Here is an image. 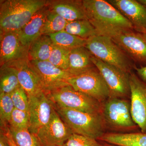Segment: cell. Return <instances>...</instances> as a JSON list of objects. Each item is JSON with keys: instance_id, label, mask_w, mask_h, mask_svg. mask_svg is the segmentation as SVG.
<instances>
[{"instance_id": "cell-20", "label": "cell", "mask_w": 146, "mask_h": 146, "mask_svg": "<svg viewBox=\"0 0 146 146\" xmlns=\"http://www.w3.org/2000/svg\"><path fill=\"white\" fill-rule=\"evenodd\" d=\"M98 140L117 146H146V133L106 132Z\"/></svg>"}, {"instance_id": "cell-6", "label": "cell", "mask_w": 146, "mask_h": 146, "mask_svg": "<svg viewBox=\"0 0 146 146\" xmlns=\"http://www.w3.org/2000/svg\"><path fill=\"white\" fill-rule=\"evenodd\" d=\"M46 95L53 104L59 107L92 114H102L103 104L86 94L76 91L70 85Z\"/></svg>"}, {"instance_id": "cell-26", "label": "cell", "mask_w": 146, "mask_h": 146, "mask_svg": "<svg viewBox=\"0 0 146 146\" xmlns=\"http://www.w3.org/2000/svg\"><path fill=\"white\" fill-rule=\"evenodd\" d=\"M9 129L17 146H42L36 135L31 133L28 129H15L10 127Z\"/></svg>"}, {"instance_id": "cell-33", "label": "cell", "mask_w": 146, "mask_h": 146, "mask_svg": "<svg viewBox=\"0 0 146 146\" xmlns=\"http://www.w3.org/2000/svg\"><path fill=\"white\" fill-rule=\"evenodd\" d=\"M134 68L136 70L138 76L146 83V65L141 66L139 68L135 67Z\"/></svg>"}, {"instance_id": "cell-13", "label": "cell", "mask_w": 146, "mask_h": 146, "mask_svg": "<svg viewBox=\"0 0 146 146\" xmlns=\"http://www.w3.org/2000/svg\"><path fill=\"white\" fill-rule=\"evenodd\" d=\"M28 98L30 117L28 130L36 135L49 122L53 111V105L44 93Z\"/></svg>"}, {"instance_id": "cell-36", "label": "cell", "mask_w": 146, "mask_h": 146, "mask_svg": "<svg viewBox=\"0 0 146 146\" xmlns=\"http://www.w3.org/2000/svg\"><path fill=\"white\" fill-rule=\"evenodd\" d=\"M138 1L146 7V0H138Z\"/></svg>"}, {"instance_id": "cell-17", "label": "cell", "mask_w": 146, "mask_h": 146, "mask_svg": "<svg viewBox=\"0 0 146 146\" xmlns=\"http://www.w3.org/2000/svg\"><path fill=\"white\" fill-rule=\"evenodd\" d=\"M47 5L50 10L68 22L88 19L81 0H50Z\"/></svg>"}, {"instance_id": "cell-10", "label": "cell", "mask_w": 146, "mask_h": 146, "mask_svg": "<svg viewBox=\"0 0 146 146\" xmlns=\"http://www.w3.org/2000/svg\"><path fill=\"white\" fill-rule=\"evenodd\" d=\"M36 73L45 94L64 86L70 85L67 80L72 75L53 65L49 61L30 60Z\"/></svg>"}, {"instance_id": "cell-34", "label": "cell", "mask_w": 146, "mask_h": 146, "mask_svg": "<svg viewBox=\"0 0 146 146\" xmlns=\"http://www.w3.org/2000/svg\"><path fill=\"white\" fill-rule=\"evenodd\" d=\"M7 135V137H8L9 142V145L10 146H17L16 145V144L15 143L14 141H13L12 137H11V135L10 131H9V127L6 130Z\"/></svg>"}, {"instance_id": "cell-3", "label": "cell", "mask_w": 146, "mask_h": 146, "mask_svg": "<svg viewBox=\"0 0 146 146\" xmlns=\"http://www.w3.org/2000/svg\"><path fill=\"white\" fill-rule=\"evenodd\" d=\"M53 105L60 119L73 133L98 140L106 133L102 114L87 113Z\"/></svg>"}, {"instance_id": "cell-15", "label": "cell", "mask_w": 146, "mask_h": 146, "mask_svg": "<svg viewBox=\"0 0 146 146\" xmlns=\"http://www.w3.org/2000/svg\"><path fill=\"white\" fill-rule=\"evenodd\" d=\"M0 65L1 66L28 58V49L21 43L18 32L1 33Z\"/></svg>"}, {"instance_id": "cell-22", "label": "cell", "mask_w": 146, "mask_h": 146, "mask_svg": "<svg viewBox=\"0 0 146 146\" xmlns=\"http://www.w3.org/2000/svg\"><path fill=\"white\" fill-rule=\"evenodd\" d=\"M21 86L15 68L3 65L0 68V93L10 94Z\"/></svg>"}, {"instance_id": "cell-12", "label": "cell", "mask_w": 146, "mask_h": 146, "mask_svg": "<svg viewBox=\"0 0 146 146\" xmlns=\"http://www.w3.org/2000/svg\"><path fill=\"white\" fill-rule=\"evenodd\" d=\"M73 133L54 108L49 122L38 131L36 136L42 146H63Z\"/></svg>"}, {"instance_id": "cell-1", "label": "cell", "mask_w": 146, "mask_h": 146, "mask_svg": "<svg viewBox=\"0 0 146 146\" xmlns=\"http://www.w3.org/2000/svg\"><path fill=\"white\" fill-rule=\"evenodd\" d=\"M87 18L98 35L111 37L125 30L134 29L129 21L104 0H82Z\"/></svg>"}, {"instance_id": "cell-25", "label": "cell", "mask_w": 146, "mask_h": 146, "mask_svg": "<svg viewBox=\"0 0 146 146\" xmlns=\"http://www.w3.org/2000/svg\"><path fill=\"white\" fill-rule=\"evenodd\" d=\"M68 22L57 13L50 10L42 27L41 35H48L63 31Z\"/></svg>"}, {"instance_id": "cell-9", "label": "cell", "mask_w": 146, "mask_h": 146, "mask_svg": "<svg viewBox=\"0 0 146 146\" xmlns=\"http://www.w3.org/2000/svg\"><path fill=\"white\" fill-rule=\"evenodd\" d=\"M112 40L130 59L146 65V34L134 29L125 30L111 36Z\"/></svg>"}, {"instance_id": "cell-23", "label": "cell", "mask_w": 146, "mask_h": 146, "mask_svg": "<svg viewBox=\"0 0 146 146\" xmlns=\"http://www.w3.org/2000/svg\"><path fill=\"white\" fill-rule=\"evenodd\" d=\"M54 46L70 51L78 47L85 46L86 40L63 31L48 35Z\"/></svg>"}, {"instance_id": "cell-18", "label": "cell", "mask_w": 146, "mask_h": 146, "mask_svg": "<svg viewBox=\"0 0 146 146\" xmlns=\"http://www.w3.org/2000/svg\"><path fill=\"white\" fill-rule=\"evenodd\" d=\"M50 11L47 5L40 9L18 32L21 43L28 49L32 43L42 35L41 31Z\"/></svg>"}, {"instance_id": "cell-7", "label": "cell", "mask_w": 146, "mask_h": 146, "mask_svg": "<svg viewBox=\"0 0 146 146\" xmlns=\"http://www.w3.org/2000/svg\"><path fill=\"white\" fill-rule=\"evenodd\" d=\"M76 90L88 95L103 104L109 98L110 91L106 82L96 68L67 80Z\"/></svg>"}, {"instance_id": "cell-35", "label": "cell", "mask_w": 146, "mask_h": 146, "mask_svg": "<svg viewBox=\"0 0 146 146\" xmlns=\"http://www.w3.org/2000/svg\"><path fill=\"white\" fill-rule=\"evenodd\" d=\"M134 30L136 31L139 32H141L142 33H145V34H146V30L145 29H138Z\"/></svg>"}, {"instance_id": "cell-2", "label": "cell", "mask_w": 146, "mask_h": 146, "mask_svg": "<svg viewBox=\"0 0 146 146\" xmlns=\"http://www.w3.org/2000/svg\"><path fill=\"white\" fill-rule=\"evenodd\" d=\"M48 0H1L0 32H18Z\"/></svg>"}, {"instance_id": "cell-32", "label": "cell", "mask_w": 146, "mask_h": 146, "mask_svg": "<svg viewBox=\"0 0 146 146\" xmlns=\"http://www.w3.org/2000/svg\"><path fill=\"white\" fill-rule=\"evenodd\" d=\"M7 129H0V146H10L6 131Z\"/></svg>"}, {"instance_id": "cell-19", "label": "cell", "mask_w": 146, "mask_h": 146, "mask_svg": "<svg viewBox=\"0 0 146 146\" xmlns=\"http://www.w3.org/2000/svg\"><path fill=\"white\" fill-rule=\"evenodd\" d=\"M93 55L85 46L71 50L68 72L72 76L79 75L96 68L92 62Z\"/></svg>"}, {"instance_id": "cell-16", "label": "cell", "mask_w": 146, "mask_h": 146, "mask_svg": "<svg viewBox=\"0 0 146 146\" xmlns=\"http://www.w3.org/2000/svg\"><path fill=\"white\" fill-rule=\"evenodd\" d=\"M132 24L134 30H146V7L136 0H108Z\"/></svg>"}, {"instance_id": "cell-28", "label": "cell", "mask_w": 146, "mask_h": 146, "mask_svg": "<svg viewBox=\"0 0 146 146\" xmlns=\"http://www.w3.org/2000/svg\"><path fill=\"white\" fill-rule=\"evenodd\" d=\"M70 52L54 45L48 61L57 68L68 72Z\"/></svg>"}, {"instance_id": "cell-24", "label": "cell", "mask_w": 146, "mask_h": 146, "mask_svg": "<svg viewBox=\"0 0 146 146\" xmlns=\"http://www.w3.org/2000/svg\"><path fill=\"white\" fill-rule=\"evenodd\" d=\"M65 31L85 40L98 35L96 29L88 19L68 22Z\"/></svg>"}, {"instance_id": "cell-31", "label": "cell", "mask_w": 146, "mask_h": 146, "mask_svg": "<svg viewBox=\"0 0 146 146\" xmlns=\"http://www.w3.org/2000/svg\"><path fill=\"white\" fill-rule=\"evenodd\" d=\"M10 95L15 108L29 112L28 96L22 86H19Z\"/></svg>"}, {"instance_id": "cell-21", "label": "cell", "mask_w": 146, "mask_h": 146, "mask_svg": "<svg viewBox=\"0 0 146 146\" xmlns=\"http://www.w3.org/2000/svg\"><path fill=\"white\" fill-rule=\"evenodd\" d=\"M54 44L48 35H41L29 47L28 55L30 60H48Z\"/></svg>"}, {"instance_id": "cell-30", "label": "cell", "mask_w": 146, "mask_h": 146, "mask_svg": "<svg viewBox=\"0 0 146 146\" xmlns=\"http://www.w3.org/2000/svg\"><path fill=\"white\" fill-rule=\"evenodd\" d=\"M95 138L73 133L64 146H105V143Z\"/></svg>"}, {"instance_id": "cell-14", "label": "cell", "mask_w": 146, "mask_h": 146, "mask_svg": "<svg viewBox=\"0 0 146 146\" xmlns=\"http://www.w3.org/2000/svg\"><path fill=\"white\" fill-rule=\"evenodd\" d=\"M15 68L21 86L28 97L39 96L44 93L37 75L33 69L28 58L5 64Z\"/></svg>"}, {"instance_id": "cell-29", "label": "cell", "mask_w": 146, "mask_h": 146, "mask_svg": "<svg viewBox=\"0 0 146 146\" xmlns=\"http://www.w3.org/2000/svg\"><path fill=\"white\" fill-rule=\"evenodd\" d=\"M29 125V112L14 108L11 113L9 127L15 129H28Z\"/></svg>"}, {"instance_id": "cell-11", "label": "cell", "mask_w": 146, "mask_h": 146, "mask_svg": "<svg viewBox=\"0 0 146 146\" xmlns=\"http://www.w3.org/2000/svg\"><path fill=\"white\" fill-rule=\"evenodd\" d=\"M129 84L131 116L141 132L146 133V83L131 72Z\"/></svg>"}, {"instance_id": "cell-38", "label": "cell", "mask_w": 146, "mask_h": 146, "mask_svg": "<svg viewBox=\"0 0 146 146\" xmlns=\"http://www.w3.org/2000/svg\"></svg>"}, {"instance_id": "cell-4", "label": "cell", "mask_w": 146, "mask_h": 146, "mask_svg": "<svg viewBox=\"0 0 146 146\" xmlns=\"http://www.w3.org/2000/svg\"><path fill=\"white\" fill-rule=\"evenodd\" d=\"M102 115L106 130L110 131L107 132L128 133L140 129L131 116L129 99L109 98L103 103Z\"/></svg>"}, {"instance_id": "cell-5", "label": "cell", "mask_w": 146, "mask_h": 146, "mask_svg": "<svg viewBox=\"0 0 146 146\" xmlns=\"http://www.w3.org/2000/svg\"><path fill=\"white\" fill-rule=\"evenodd\" d=\"M85 47L94 57L130 74L132 68L130 58L109 36L97 35L86 40Z\"/></svg>"}, {"instance_id": "cell-37", "label": "cell", "mask_w": 146, "mask_h": 146, "mask_svg": "<svg viewBox=\"0 0 146 146\" xmlns=\"http://www.w3.org/2000/svg\"><path fill=\"white\" fill-rule=\"evenodd\" d=\"M105 146H117L111 145V144L107 143H105Z\"/></svg>"}, {"instance_id": "cell-27", "label": "cell", "mask_w": 146, "mask_h": 146, "mask_svg": "<svg viewBox=\"0 0 146 146\" xmlns=\"http://www.w3.org/2000/svg\"><path fill=\"white\" fill-rule=\"evenodd\" d=\"M14 108L10 94L0 93L1 129H5L9 127L11 113Z\"/></svg>"}, {"instance_id": "cell-8", "label": "cell", "mask_w": 146, "mask_h": 146, "mask_svg": "<svg viewBox=\"0 0 146 146\" xmlns=\"http://www.w3.org/2000/svg\"><path fill=\"white\" fill-rule=\"evenodd\" d=\"M92 62L101 74L110 91L109 98L130 100L129 74L92 56Z\"/></svg>"}]
</instances>
